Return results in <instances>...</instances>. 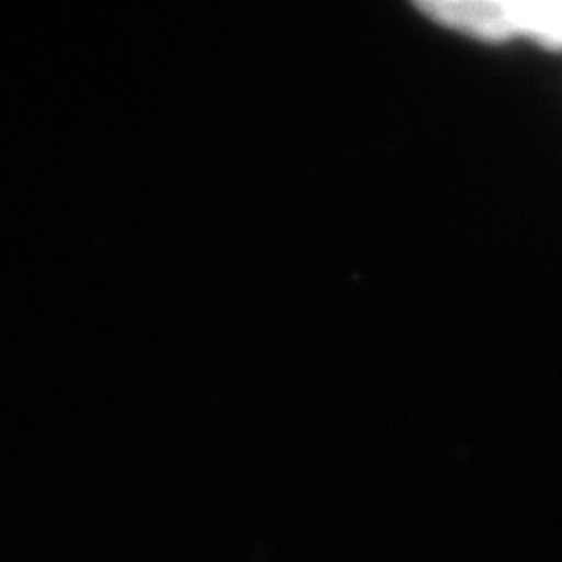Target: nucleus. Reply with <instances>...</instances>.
Wrapping results in <instances>:
<instances>
[{
	"label": "nucleus",
	"mask_w": 562,
	"mask_h": 562,
	"mask_svg": "<svg viewBox=\"0 0 562 562\" xmlns=\"http://www.w3.org/2000/svg\"><path fill=\"white\" fill-rule=\"evenodd\" d=\"M506 33L562 45V3H504Z\"/></svg>",
	"instance_id": "obj_1"
}]
</instances>
